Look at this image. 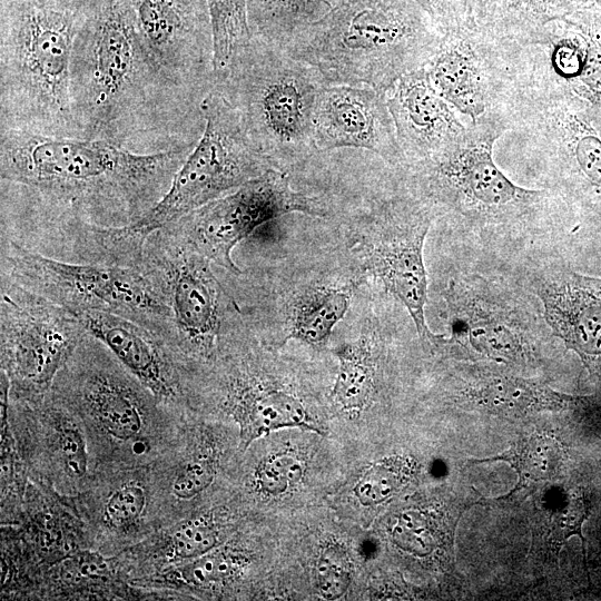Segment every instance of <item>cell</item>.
<instances>
[{
  "label": "cell",
  "mask_w": 601,
  "mask_h": 601,
  "mask_svg": "<svg viewBox=\"0 0 601 601\" xmlns=\"http://www.w3.org/2000/svg\"><path fill=\"white\" fill-rule=\"evenodd\" d=\"M194 147L137 154L0 128V237L80 263L98 229L131 225L160 201Z\"/></svg>",
  "instance_id": "6da1fadb"
},
{
  "label": "cell",
  "mask_w": 601,
  "mask_h": 601,
  "mask_svg": "<svg viewBox=\"0 0 601 601\" xmlns=\"http://www.w3.org/2000/svg\"><path fill=\"white\" fill-rule=\"evenodd\" d=\"M70 93L82 138L137 154L196 146L204 97L176 81L145 43L129 0H101L73 43Z\"/></svg>",
  "instance_id": "7a4b0ae2"
},
{
  "label": "cell",
  "mask_w": 601,
  "mask_h": 601,
  "mask_svg": "<svg viewBox=\"0 0 601 601\" xmlns=\"http://www.w3.org/2000/svg\"><path fill=\"white\" fill-rule=\"evenodd\" d=\"M443 33L414 0H344L284 48L332 85L383 92L426 65Z\"/></svg>",
  "instance_id": "3957f363"
},
{
  "label": "cell",
  "mask_w": 601,
  "mask_h": 601,
  "mask_svg": "<svg viewBox=\"0 0 601 601\" xmlns=\"http://www.w3.org/2000/svg\"><path fill=\"white\" fill-rule=\"evenodd\" d=\"M88 13L45 0H0V128L82 138L70 76Z\"/></svg>",
  "instance_id": "277c9868"
},
{
  "label": "cell",
  "mask_w": 601,
  "mask_h": 601,
  "mask_svg": "<svg viewBox=\"0 0 601 601\" xmlns=\"http://www.w3.org/2000/svg\"><path fill=\"white\" fill-rule=\"evenodd\" d=\"M327 85L315 67L284 47L250 38L215 76L214 88L237 111L249 138L274 167L289 173L318 152L314 114Z\"/></svg>",
  "instance_id": "5b68a950"
},
{
  "label": "cell",
  "mask_w": 601,
  "mask_h": 601,
  "mask_svg": "<svg viewBox=\"0 0 601 601\" xmlns=\"http://www.w3.org/2000/svg\"><path fill=\"white\" fill-rule=\"evenodd\" d=\"M201 109L203 135L160 201L136 223L102 231L100 246L108 263L131 266L151 233L275 168L217 89L207 93Z\"/></svg>",
  "instance_id": "8992f818"
},
{
  "label": "cell",
  "mask_w": 601,
  "mask_h": 601,
  "mask_svg": "<svg viewBox=\"0 0 601 601\" xmlns=\"http://www.w3.org/2000/svg\"><path fill=\"white\" fill-rule=\"evenodd\" d=\"M510 130L501 111L470 122L464 137L442 154L398 168L411 191L435 213L480 225L515 224L552 204V191L518 186L495 165V141Z\"/></svg>",
  "instance_id": "52a82bcc"
},
{
  "label": "cell",
  "mask_w": 601,
  "mask_h": 601,
  "mask_svg": "<svg viewBox=\"0 0 601 601\" xmlns=\"http://www.w3.org/2000/svg\"><path fill=\"white\" fill-rule=\"evenodd\" d=\"M0 277L75 315L96 311L132 321L170 346V311L136 267L61 260L1 237Z\"/></svg>",
  "instance_id": "ba28073f"
},
{
  "label": "cell",
  "mask_w": 601,
  "mask_h": 601,
  "mask_svg": "<svg viewBox=\"0 0 601 601\" xmlns=\"http://www.w3.org/2000/svg\"><path fill=\"white\" fill-rule=\"evenodd\" d=\"M211 264L166 227L145 239L132 264L170 311V348L177 361L210 356L240 312Z\"/></svg>",
  "instance_id": "9c48e42d"
},
{
  "label": "cell",
  "mask_w": 601,
  "mask_h": 601,
  "mask_svg": "<svg viewBox=\"0 0 601 601\" xmlns=\"http://www.w3.org/2000/svg\"><path fill=\"white\" fill-rule=\"evenodd\" d=\"M434 211L406 186L375 198L352 219L348 246L362 269L407 309L420 337L437 342L425 318L427 275L424 243Z\"/></svg>",
  "instance_id": "30bf717a"
},
{
  "label": "cell",
  "mask_w": 601,
  "mask_h": 601,
  "mask_svg": "<svg viewBox=\"0 0 601 601\" xmlns=\"http://www.w3.org/2000/svg\"><path fill=\"white\" fill-rule=\"evenodd\" d=\"M511 42L516 87L566 104L601 136V0Z\"/></svg>",
  "instance_id": "8fae6325"
},
{
  "label": "cell",
  "mask_w": 601,
  "mask_h": 601,
  "mask_svg": "<svg viewBox=\"0 0 601 601\" xmlns=\"http://www.w3.org/2000/svg\"><path fill=\"white\" fill-rule=\"evenodd\" d=\"M328 209L322 197L295 189L288 171L270 168L164 227L213 264L239 276L233 250L257 228L294 213L326 217Z\"/></svg>",
  "instance_id": "7c38bea8"
},
{
  "label": "cell",
  "mask_w": 601,
  "mask_h": 601,
  "mask_svg": "<svg viewBox=\"0 0 601 601\" xmlns=\"http://www.w3.org/2000/svg\"><path fill=\"white\" fill-rule=\"evenodd\" d=\"M424 69L439 93L472 122L503 112L516 89L510 41L474 18L443 33Z\"/></svg>",
  "instance_id": "4fadbf2b"
},
{
  "label": "cell",
  "mask_w": 601,
  "mask_h": 601,
  "mask_svg": "<svg viewBox=\"0 0 601 601\" xmlns=\"http://www.w3.org/2000/svg\"><path fill=\"white\" fill-rule=\"evenodd\" d=\"M87 334L73 313L0 277L2 370L20 388L47 387Z\"/></svg>",
  "instance_id": "5bb4252c"
},
{
  "label": "cell",
  "mask_w": 601,
  "mask_h": 601,
  "mask_svg": "<svg viewBox=\"0 0 601 601\" xmlns=\"http://www.w3.org/2000/svg\"><path fill=\"white\" fill-rule=\"evenodd\" d=\"M510 130L545 159L564 185L601 204V136L566 104L516 89Z\"/></svg>",
  "instance_id": "9a60e30c"
},
{
  "label": "cell",
  "mask_w": 601,
  "mask_h": 601,
  "mask_svg": "<svg viewBox=\"0 0 601 601\" xmlns=\"http://www.w3.org/2000/svg\"><path fill=\"white\" fill-rule=\"evenodd\" d=\"M139 32L164 69L206 97L215 85L213 27L207 0H129Z\"/></svg>",
  "instance_id": "2e32d148"
},
{
  "label": "cell",
  "mask_w": 601,
  "mask_h": 601,
  "mask_svg": "<svg viewBox=\"0 0 601 601\" xmlns=\"http://www.w3.org/2000/svg\"><path fill=\"white\" fill-rule=\"evenodd\" d=\"M317 151L354 148L372 152L394 168L404 157L383 92L368 86L328 83L314 114Z\"/></svg>",
  "instance_id": "e0dca14e"
},
{
  "label": "cell",
  "mask_w": 601,
  "mask_h": 601,
  "mask_svg": "<svg viewBox=\"0 0 601 601\" xmlns=\"http://www.w3.org/2000/svg\"><path fill=\"white\" fill-rule=\"evenodd\" d=\"M443 295L449 341L495 361L515 362L523 356L529 327L511 300L481 279L451 282Z\"/></svg>",
  "instance_id": "ac0fdd59"
},
{
  "label": "cell",
  "mask_w": 601,
  "mask_h": 601,
  "mask_svg": "<svg viewBox=\"0 0 601 601\" xmlns=\"http://www.w3.org/2000/svg\"><path fill=\"white\" fill-rule=\"evenodd\" d=\"M385 98L404 157L403 166L442 154L466 134L467 126L434 88L424 67L402 76Z\"/></svg>",
  "instance_id": "d6986e66"
},
{
  "label": "cell",
  "mask_w": 601,
  "mask_h": 601,
  "mask_svg": "<svg viewBox=\"0 0 601 601\" xmlns=\"http://www.w3.org/2000/svg\"><path fill=\"white\" fill-rule=\"evenodd\" d=\"M535 294L552 333L589 368H601V278L560 269L542 275Z\"/></svg>",
  "instance_id": "ffe728a7"
},
{
  "label": "cell",
  "mask_w": 601,
  "mask_h": 601,
  "mask_svg": "<svg viewBox=\"0 0 601 601\" xmlns=\"http://www.w3.org/2000/svg\"><path fill=\"white\" fill-rule=\"evenodd\" d=\"M77 316L154 397L165 401L176 396L177 358L164 338L115 314L91 311Z\"/></svg>",
  "instance_id": "44dd1931"
},
{
  "label": "cell",
  "mask_w": 601,
  "mask_h": 601,
  "mask_svg": "<svg viewBox=\"0 0 601 601\" xmlns=\"http://www.w3.org/2000/svg\"><path fill=\"white\" fill-rule=\"evenodd\" d=\"M226 403L242 426L244 446L284 427H303L321 433L298 396L257 376L245 373L231 375Z\"/></svg>",
  "instance_id": "7402d4cb"
},
{
  "label": "cell",
  "mask_w": 601,
  "mask_h": 601,
  "mask_svg": "<svg viewBox=\"0 0 601 601\" xmlns=\"http://www.w3.org/2000/svg\"><path fill=\"white\" fill-rule=\"evenodd\" d=\"M356 282L305 286L295 292L286 306L285 341L325 345L334 327L347 313Z\"/></svg>",
  "instance_id": "603a6c76"
},
{
  "label": "cell",
  "mask_w": 601,
  "mask_h": 601,
  "mask_svg": "<svg viewBox=\"0 0 601 601\" xmlns=\"http://www.w3.org/2000/svg\"><path fill=\"white\" fill-rule=\"evenodd\" d=\"M467 395L487 410L509 416H524L543 410H562L579 404L583 398L506 375L482 378L467 390Z\"/></svg>",
  "instance_id": "cb8c5ba5"
},
{
  "label": "cell",
  "mask_w": 601,
  "mask_h": 601,
  "mask_svg": "<svg viewBox=\"0 0 601 601\" xmlns=\"http://www.w3.org/2000/svg\"><path fill=\"white\" fill-rule=\"evenodd\" d=\"M344 0H246L250 38L285 47Z\"/></svg>",
  "instance_id": "d4e9b609"
},
{
  "label": "cell",
  "mask_w": 601,
  "mask_h": 601,
  "mask_svg": "<svg viewBox=\"0 0 601 601\" xmlns=\"http://www.w3.org/2000/svg\"><path fill=\"white\" fill-rule=\"evenodd\" d=\"M334 353L339 367L332 391L333 400L344 410L361 411L370 402L375 386L373 335H361L342 344Z\"/></svg>",
  "instance_id": "484cf974"
},
{
  "label": "cell",
  "mask_w": 601,
  "mask_h": 601,
  "mask_svg": "<svg viewBox=\"0 0 601 601\" xmlns=\"http://www.w3.org/2000/svg\"><path fill=\"white\" fill-rule=\"evenodd\" d=\"M598 0H508L492 27L508 39L524 37Z\"/></svg>",
  "instance_id": "4316f807"
},
{
  "label": "cell",
  "mask_w": 601,
  "mask_h": 601,
  "mask_svg": "<svg viewBox=\"0 0 601 601\" xmlns=\"http://www.w3.org/2000/svg\"><path fill=\"white\" fill-rule=\"evenodd\" d=\"M214 39L215 76L250 41L246 0H207Z\"/></svg>",
  "instance_id": "83f0119b"
},
{
  "label": "cell",
  "mask_w": 601,
  "mask_h": 601,
  "mask_svg": "<svg viewBox=\"0 0 601 601\" xmlns=\"http://www.w3.org/2000/svg\"><path fill=\"white\" fill-rule=\"evenodd\" d=\"M560 447L550 437L532 436L524 439L508 453L492 459L510 462L521 476V480L551 479L559 466Z\"/></svg>",
  "instance_id": "f1b7e54d"
},
{
  "label": "cell",
  "mask_w": 601,
  "mask_h": 601,
  "mask_svg": "<svg viewBox=\"0 0 601 601\" xmlns=\"http://www.w3.org/2000/svg\"><path fill=\"white\" fill-rule=\"evenodd\" d=\"M408 466L401 459H390L370 466L354 487L363 505H375L395 494L408 479Z\"/></svg>",
  "instance_id": "f546056e"
},
{
  "label": "cell",
  "mask_w": 601,
  "mask_h": 601,
  "mask_svg": "<svg viewBox=\"0 0 601 601\" xmlns=\"http://www.w3.org/2000/svg\"><path fill=\"white\" fill-rule=\"evenodd\" d=\"M218 544V531L207 520L193 519L169 536L168 553L176 560H194L209 553Z\"/></svg>",
  "instance_id": "4dcf8cb0"
},
{
  "label": "cell",
  "mask_w": 601,
  "mask_h": 601,
  "mask_svg": "<svg viewBox=\"0 0 601 601\" xmlns=\"http://www.w3.org/2000/svg\"><path fill=\"white\" fill-rule=\"evenodd\" d=\"M303 471V462L294 453L274 454L258 466L256 483L264 493L279 495L300 480Z\"/></svg>",
  "instance_id": "1f68e13d"
},
{
  "label": "cell",
  "mask_w": 601,
  "mask_h": 601,
  "mask_svg": "<svg viewBox=\"0 0 601 601\" xmlns=\"http://www.w3.org/2000/svg\"><path fill=\"white\" fill-rule=\"evenodd\" d=\"M589 512L588 502L581 496H570L556 509L551 510L545 516L544 538L551 543H560L571 534H577L582 541L583 554L584 538L581 534V526Z\"/></svg>",
  "instance_id": "d6a6232c"
},
{
  "label": "cell",
  "mask_w": 601,
  "mask_h": 601,
  "mask_svg": "<svg viewBox=\"0 0 601 601\" xmlns=\"http://www.w3.org/2000/svg\"><path fill=\"white\" fill-rule=\"evenodd\" d=\"M146 506V493L138 484L117 489L105 504V516L114 525H128L140 518Z\"/></svg>",
  "instance_id": "836d02e7"
},
{
  "label": "cell",
  "mask_w": 601,
  "mask_h": 601,
  "mask_svg": "<svg viewBox=\"0 0 601 601\" xmlns=\"http://www.w3.org/2000/svg\"><path fill=\"white\" fill-rule=\"evenodd\" d=\"M233 571L234 564L230 556L209 552L181 566L179 574L185 582L204 587L227 579Z\"/></svg>",
  "instance_id": "e575fe53"
},
{
  "label": "cell",
  "mask_w": 601,
  "mask_h": 601,
  "mask_svg": "<svg viewBox=\"0 0 601 601\" xmlns=\"http://www.w3.org/2000/svg\"><path fill=\"white\" fill-rule=\"evenodd\" d=\"M71 425L66 423L58 431V453L69 474L82 476L88 464L86 442L80 431Z\"/></svg>",
  "instance_id": "d590c367"
},
{
  "label": "cell",
  "mask_w": 601,
  "mask_h": 601,
  "mask_svg": "<svg viewBox=\"0 0 601 601\" xmlns=\"http://www.w3.org/2000/svg\"><path fill=\"white\" fill-rule=\"evenodd\" d=\"M316 583L325 599H337L351 583V574L342 561L334 555L324 554L316 564Z\"/></svg>",
  "instance_id": "8d00e7d4"
},
{
  "label": "cell",
  "mask_w": 601,
  "mask_h": 601,
  "mask_svg": "<svg viewBox=\"0 0 601 601\" xmlns=\"http://www.w3.org/2000/svg\"><path fill=\"white\" fill-rule=\"evenodd\" d=\"M214 475V469L208 462H189L175 476L173 493L179 499H191L210 485Z\"/></svg>",
  "instance_id": "74e56055"
},
{
  "label": "cell",
  "mask_w": 601,
  "mask_h": 601,
  "mask_svg": "<svg viewBox=\"0 0 601 601\" xmlns=\"http://www.w3.org/2000/svg\"><path fill=\"white\" fill-rule=\"evenodd\" d=\"M444 33L473 17L467 12L465 0H414Z\"/></svg>",
  "instance_id": "f35d334b"
},
{
  "label": "cell",
  "mask_w": 601,
  "mask_h": 601,
  "mask_svg": "<svg viewBox=\"0 0 601 601\" xmlns=\"http://www.w3.org/2000/svg\"><path fill=\"white\" fill-rule=\"evenodd\" d=\"M75 11L90 12L101 0H45Z\"/></svg>",
  "instance_id": "ab89813d"
}]
</instances>
